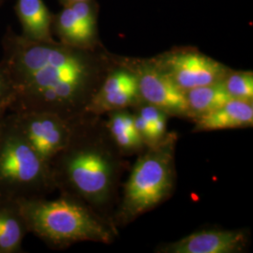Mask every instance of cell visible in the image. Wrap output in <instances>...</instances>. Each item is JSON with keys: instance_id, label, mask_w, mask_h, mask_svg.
Masks as SVG:
<instances>
[{"instance_id": "obj_3", "label": "cell", "mask_w": 253, "mask_h": 253, "mask_svg": "<svg viewBox=\"0 0 253 253\" xmlns=\"http://www.w3.org/2000/svg\"><path fill=\"white\" fill-rule=\"evenodd\" d=\"M28 233L55 250L79 242L113 243L118 230L100 217L81 200L61 194L57 199L45 197L18 201Z\"/></svg>"}, {"instance_id": "obj_6", "label": "cell", "mask_w": 253, "mask_h": 253, "mask_svg": "<svg viewBox=\"0 0 253 253\" xmlns=\"http://www.w3.org/2000/svg\"><path fill=\"white\" fill-rule=\"evenodd\" d=\"M11 116L29 145L50 166L69 142L72 120L48 112H11Z\"/></svg>"}, {"instance_id": "obj_4", "label": "cell", "mask_w": 253, "mask_h": 253, "mask_svg": "<svg viewBox=\"0 0 253 253\" xmlns=\"http://www.w3.org/2000/svg\"><path fill=\"white\" fill-rule=\"evenodd\" d=\"M177 140L176 132H168L160 144L146 147L139 155L124 184L123 195L114 216L113 221L118 229L126 226L172 196L176 178Z\"/></svg>"}, {"instance_id": "obj_21", "label": "cell", "mask_w": 253, "mask_h": 253, "mask_svg": "<svg viewBox=\"0 0 253 253\" xmlns=\"http://www.w3.org/2000/svg\"><path fill=\"white\" fill-rule=\"evenodd\" d=\"M6 116V114H0V132H1V126H2V122H3V118Z\"/></svg>"}, {"instance_id": "obj_1", "label": "cell", "mask_w": 253, "mask_h": 253, "mask_svg": "<svg viewBox=\"0 0 253 253\" xmlns=\"http://www.w3.org/2000/svg\"><path fill=\"white\" fill-rule=\"evenodd\" d=\"M2 48L1 62L15 90L11 112H48L73 120L85 113L107 74L93 50L29 41L10 27Z\"/></svg>"}, {"instance_id": "obj_5", "label": "cell", "mask_w": 253, "mask_h": 253, "mask_svg": "<svg viewBox=\"0 0 253 253\" xmlns=\"http://www.w3.org/2000/svg\"><path fill=\"white\" fill-rule=\"evenodd\" d=\"M55 189L51 169L29 145L11 114L0 132V200L42 198Z\"/></svg>"}, {"instance_id": "obj_9", "label": "cell", "mask_w": 253, "mask_h": 253, "mask_svg": "<svg viewBox=\"0 0 253 253\" xmlns=\"http://www.w3.org/2000/svg\"><path fill=\"white\" fill-rule=\"evenodd\" d=\"M141 101L136 73L129 67H121L107 73L85 113L103 117L113 111L132 108Z\"/></svg>"}, {"instance_id": "obj_23", "label": "cell", "mask_w": 253, "mask_h": 253, "mask_svg": "<svg viewBox=\"0 0 253 253\" xmlns=\"http://www.w3.org/2000/svg\"><path fill=\"white\" fill-rule=\"evenodd\" d=\"M0 114H6V113H2V112H0Z\"/></svg>"}, {"instance_id": "obj_14", "label": "cell", "mask_w": 253, "mask_h": 253, "mask_svg": "<svg viewBox=\"0 0 253 253\" xmlns=\"http://www.w3.org/2000/svg\"><path fill=\"white\" fill-rule=\"evenodd\" d=\"M16 15L22 27L21 36L33 42H51L53 16L42 0H17Z\"/></svg>"}, {"instance_id": "obj_10", "label": "cell", "mask_w": 253, "mask_h": 253, "mask_svg": "<svg viewBox=\"0 0 253 253\" xmlns=\"http://www.w3.org/2000/svg\"><path fill=\"white\" fill-rule=\"evenodd\" d=\"M250 242L246 229H203L179 240L163 243L156 248L158 253H239Z\"/></svg>"}, {"instance_id": "obj_19", "label": "cell", "mask_w": 253, "mask_h": 253, "mask_svg": "<svg viewBox=\"0 0 253 253\" xmlns=\"http://www.w3.org/2000/svg\"><path fill=\"white\" fill-rule=\"evenodd\" d=\"M15 99V90L9 73L0 61V112L6 113Z\"/></svg>"}, {"instance_id": "obj_18", "label": "cell", "mask_w": 253, "mask_h": 253, "mask_svg": "<svg viewBox=\"0 0 253 253\" xmlns=\"http://www.w3.org/2000/svg\"><path fill=\"white\" fill-rule=\"evenodd\" d=\"M222 83L232 99L253 101V74L252 72L230 71Z\"/></svg>"}, {"instance_id": "obj_20", "label": "cell", "mask_w": 253, "mask_h": 253, "mask_svg": "<svg viewBox=\"0 0 253 253\" xmlns=\"http://www.w3.org/2000/svg\"><path fill=\"white\" fill-rule=\"evenodd\" d=\"M64 5H69V4H73V3H76V2H85V1H90V0H61Z\"/></svg>"}, {"instance_id": "obj_11", "label": "cell", "mask_w": 253, "mask_h": 253, "mask_svg": "<svg viewBox=\"0 0 253 253\" xmlns=\"http://www.w3.org/2000/svg\"><path fill=\"white\" fill-rule=\"evenodd\" d=\"M53 26L60 42L84 50H94L96 15L89 1L66 5L53 18Z\"/></svg>"}, {"instance_id": "obj_17", "label": "cell", "mask_w": 253, "mask_h": 253, "mask_svg": "<svg viewBox=\"0 0 253 253\" xmlns=\"http://www.w3.org/2000/svg\"><path fill=\"white\" fill-rule=\"evenodd\" d=\"M189 120H193L221 107L231 100L222 81L186 91Z\"/></svg>"}, {"instance_id": "obj_12", "label": "cell", "mask_w": 253, "mask_h": 253, "mask_svg": "<svg viewBox=\"0 0 253 253\" xmlns=\"http://www.w3.org/2000/svg\"><path fill=\"white\" fill-rule=\"evenodd\" d=\"M191 121L192 132L253 127V101L231 99L221 107Z\"/></svg>"}, {"instance_id": "obj_16", "label": "cell", "mask_w": 253, "mask_h": 253, "mask_svg": "<svg viewBox=\"0 0 253 253\" xmlns=\"http://www.w3.org/2000/svg\"><path fill=\"white\" fill-rule=\"evenodd\" d=\"M136 128L142 137L146 147L160 144L168 130V118H170L162 109L151 105L144 100L130 108Z\"/></svg>"}, {"instance_id": "obj_2", "label": "cell", "mask_w": 253, "mask_h": 253, "mask_svg": "<svg viewBox=\"0 0 253 253\" xmlns=\"http://www.w3.org/2000/svg\"><path fill=\"white\" fill-rule=\"evenodd\" d=\"M124 158L109 135L104 118L84 113L72 120L69 142L50 164L55 189L81 200L115 226L118 189L126 167Z\"/></svg>"}, {"instance_id": "obj_15", "label": "cell", "mask_w": 253, "mask_h": 253, "mask_svg": "<svg viewBox=\"0 0 253 253\" xmlns=\"http://www.w3.org/2000/svg\"><path fill=\"white\" fill-rule=\"evenodd\" d=\"M27 234V222L18 201L0 200V253H22Z\"/></svg>"}, {"instance_id": "obj_13", "label": "cell", "mask_w": 253, "mask_h": 253, "mask_svg": "<svg viewBox=\"0 0 253 253\" xmlns=\"http://www.w3.org/2000/svg\"><path fill=\"white\" fill-rule=\"evenodd\" d=\"M105 116L107 118L104 119V123L109 135L120 153L128 157L145 151L146 146L136 128L130 109L113 111Z\"/></svg>"}, {"instance_id": "obj_7", "label": "cell", "mask_w": 253, "mask_h": 253, "mask_svg": "<svg viewBox=\"0 0 253 253\" xmlns=\"http://www.w3.org/2000/svg\"><path fill=\"white\" fill-rule=\"evenodd\" d=\"M184 91L222 81L230 70L196 50H178L153 60Z\"/></svg>"}, {"instance_id": "obj_22", "label": "cell", "mask_w": 253, "mask_h": 253, "mask_svg": "<svg viewBox=\"0 0 253 253\" xmlns=\"http://www.w3.org/2000/svg\"><path fill=\"white\" fill-rule=\"evenodd\" d=\"M3 2H4V0H0V8H1V6L3 5Z\"/></svg>"}, {"instance_id": "obj_8", "label": "cell", "mask_w": 253, "mask_h": 253, "mask_svg": "<svg viewBox=\"0 0 253 253\" xmlns=\"http://www.w3.org/2000/svg\"><path fill=\"white\" fill-rule=\"evenodd\" d=\"M131 69L138 77L142 100L162 109L169 117L190 119L186 91L154 61L139 62Z\"/></svg>"}]
</instances>
